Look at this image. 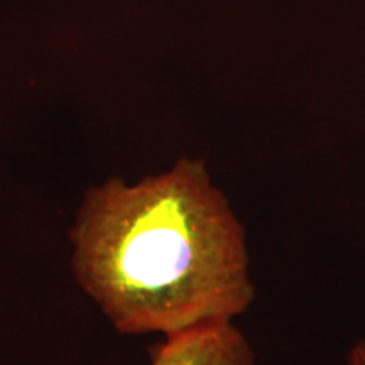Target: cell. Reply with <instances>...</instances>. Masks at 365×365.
I'll list each match as a JSON object with an SVG mask.
<instances>
[{"label":"cell","instance_id":"6da1fadb","mask_svg":"<svg viewBox=\"0 0 365 365\" xmlns=\"http://www.w3.org/2000/svg\"><path fill=\"white\" fill-rule=\"evenodd\" d=\"M73 274L122 335L232 323L254 303L245 228L203 161L86 191Z\"/></svg>","mask_w":365,"mask_h":365},{"label":"cell","instance_id":"7a4b0ae2","mask_svg":"<svg viewBox=\"0 0 365 365\" xmlns=\"http://www.w3.org/2000/svg\"><path fill=\"white\" fill-rule=\"evenodd\" d=\"M150 365H255V352L232 322L164 336Z\"/></svg>","mask_w":365,"mask_h":365},{"label":"cell","instance_id":"3957f363","mask_svg":"<svg viewBox=\"0 0 365 365\" xmlns=\"http://www.w3.org/2000/svg\"><path fill=\"white\" fill-rule=\"evenodd\" d=\"M345 365H365V340L355 341L346 355Z\"/></svg>","mask_w":365,"mask_h":365}]
</instances>
